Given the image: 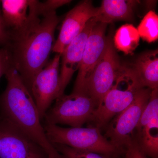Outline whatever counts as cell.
I'll use <instances>...</instances> for the list:
<instances>
[{
	"label": "cell",
	"instance_id": "obj_21",
	"mask_svg": "<svg viewBox=\"0 0 158 158\" xmlns=\"http://www.w3.org/2000/svg\"><path fill=\"white\" fill-rule=\"evenodd\" d=\"M69 0H47L45 2H40V7L43 13L55 12L59 7L70 3Z\"/></svg>",
	"mask_w": 158,
	"mask_h": 158
},
{
	"label": "cell",
	"instance_id": "obj_13",
	"mask_svg": "<svg viewBox=\"0 0 158 158\" xmlns=\"http://www.w3.org/2000/svg\"><path fill=\"white\" fill-rule=\"evenodd\" d=\"M0 2L9 40L25 30L34 18L40 13L39 1L1 0Z\"/></svg>",
	"mask_w": 158,
	"mask_h": 158
},
{
	"label": "cell",
	"instance_id": "obj_9",
	"mask_svg": "<svg viewBox=\"0 0 158 158\" xmlns=\"http://www.w3.org/2000/svg\"><path fill=\"white\" fill-rule=\"evenodd\" d=\"M122 66L112 37H108L105 53L91 74L86 90L97 106L113 86Z\"/></svg>",
	"mask_w": 158,
	"mask_h": 158
},
{
	"label": "cell",
	"instance_id": "obj_18",
	"mask_svg": "<svg viewBox=\"0 0 158 158\" xmlns=\"http://www.w3.org/2000/svg\"><path fill=\"white\" fill-rule=\"evenodd\" d=\"M139 36L148 43L154 42L158 38V16L150 11L141 20L138 29Z\"/></svg>",
	"mask_w": 158,
	"mask_h": 158
},
{
	"label": "cell",
	"instance_id": "obj_4",
	"mask_svg": "<svg viewBox=\"0 0 158 158\" xmlns=\"http://www.w3.org/2000/svg\"><path fill=\"white\" fill-rule=\"evenodd\" d=\"M43 125L52 144H62L74 149L95 152L111 156L121 150L111 143L102 134L100 129L96 127L65 128L44 123Z\"/></svg>",
	"mask_w": 158,
	"mask_h": 158
},
{
	"label": "cell",
	"instance_id": "obj_17",
	"mask_svg": "<svg viewBox=\"0 0 158 158\" xmlns=\"http://www.w3.org/2000/svg\"><path fill=\"white\" fill-rule=\"evenodd\" d=\"M140 38L137 29L133 25L127 24L122 26L116 31L113 44L118 50L128 55L138 46Z\"/></svg>",
	"mask_w": 158,
	"mask_h": 158
},
{
	"label": "cell",
	"instance_id": "obj_20",
	"mask_svg": "<svg viewBox=\"0 0 158 158\" xmlns=\"http://www.w3.org/2000/svg\"><path fill=\"white\" fill-rule=\"evenodd\" d=\"M11 52L8 45L0 48V80L12 66Z\"/></svg>",
	"mask_w": 158,
	"mask_h": 158
},
{
	"label": "cell",
	"instance_id": "obj_7",
	"mask_svg": "<svg viewBox=\"0 0 158 158\" xmlns=\"http://www.w3.org/2000/svg\"><path fill=\"white\" fill-rule=\"evenodd\" d=\"M60 61L61 55L56 54L36 75L30 88L42 121L52 103L61 95Z\"/></svg>",
	"mask_w": 158,
	"mask_h": 158
},
{
	"label": "cell",
	"instance_id": "obj_10",
	"mask_svg": "<svg viewBox=\"0 0 158 158\" xmlns=\"http://www.w3.org/2000/svg\"><path fill=\"white\" fill-rule=\"evenodd\" d=\"M107 24L98 22L94 26L87 40L73 90L74 93H87V86L91 74L106 48Z\"/></svg>",
	"mask_w": 158,
	"mask_h": 158
},
{
	"label": "cell",
	"instance_id": "obj_12",
	"mask_svg": "<svg viewBox=\"0 0 158 158\" xmlns=\"http://www.w3.org/2000/svg\"><path fill=\"white\" fill-rule=\"evenodd\" d=\"M98 8L94 6L90 1L80 2L66 15L55 41L52 52L61 55L67 46L85 29L91 19L96 17Z\"/></svg>",
	"mask_w": 158,
	"mask_h": 158
},
{
	"label": "cell",
	"instance_id": "obj_2",
	"mask_svg": "<svg viewBox=\"0 0 158 158\" xmlns=\"http://www.w3.org/2000/svg\"><path fill=\"white\" fill-rule=\"evenodd\" d=\"M5 76L7 85L0 94V116L35 141L49 158H63L47 137L34 99L17 71L12 66Z\"/></svg>",
	"mask_w": 158,
	"mask_h": 158
},
{
	"label": "cell",
	"instance_id": "obj_22",
	"mask_svg": "<svg viewBox=\"0 0 158 158\" xmlns=\"http://www.w3.org/2000/svg\"><path fill=\"white\" fill-rule=\"evenodd\" d=\"M125 158H148L135 140H133L126 147Z\"/></svg>",
	"mask_w": 158,
	"mask_h": 158
},
{
	"label": "cell",
	"instance_id": "obj_6",
	"mask_svg": "<svg viewBox=\"0 0 158 158\" xmlns=\"http://www.w3.org/2000/svg\"><path fill=\"white\" fill-rule=\"evenodd\" d=\"M152 90L141 88L132 102L115 116L107 127L105 137L120 149L133 140L134 132L149 101Z\"/></svg>",
	"mask_w": 158,
	"mask_h": 158
},
{
	"label": "cell",
	"instance_id": "obj_15",
	"mask_svg": "<svg viewBox=\"0 0 158 158\" xmlns=\"http://www.w3.org/2000/svg\"><path fill=\"white\" fill-rule=\"evenodd\" d=\"M143 88H158V50L145 52L129 66Z\"/></svg>",
	"mask_w": 158,
	"mask_h": 158
},
{
	"label": "cell",
	"instance_id": "obj_11",
	"mask_svg": "<svg viewBox=\"0 0 158 158\" xmlns=\"http://www.w3.org/2000/svg\"><path fill=\"white\" fill-rule=\"evenodd\" d=\"M134 135L133 140L148 157L158 158V88L152 90Z\"/></svg>",
	"mask_w": 158,
	"mask_h": 158
},
{
	"label": "cell",
	"instance_id": "obj_19",
	"mask_svg": "<svg viewBox=\"0 0 158 158\" xmlns=\"http://www.w3.org/2000/svg\"><path fill=\"white\" fill-rule=\"evenodd\" d=\"M52 144L63 158H112L101 153L74 149L61 144Z\"/></svg>",
	"mask_w": 158,
	"mask_h": 158
},
{
	"label": "cell",
	"instance_id": "obj_3",
	"mask_svg": "<svg viewBox=\"0 0 158 158\" xmlns=\"http://www.w3.org/2000/svg\"><path fill=\"white\" fill-rule=\"evenodd\" d=\"M142 87L129 66L123 65L117 78L104 97L90 121L92 126L103 127L132 102Z\"/></svg>",
	"mask_w": 158,
	"mask_h": 158
},
{
	"label": "cell",
	"instance_id": "obj_5",
	"mask_svg": "<svg viewBox=\"0 0 158 158\" xmlns=\"http://www.w3.org/2000/svg\"><path fill=\"white\" fill-rule=\"evenodd\" d=\"M97 107L96 102L88 94L72 92L66 95L64 93L57 98L55 104L48 110L44 123L82 127L90 121Z\"/></svg>",
	"mask_w": 158,
	"mask_h": 158
},
{
	"label": "cell",
	"instance_id": "obj_14",
	"mask_svg": "<svg viewBox=\"0 0 158 158\" xmlns=\"http://www.w3.org/2000/svg\"><path fill=\"white\" fill-rule=\"evenodd\" d=\"M97 23L98 22L95 17L90 19L85 29L69 43L61 54V95L64 94L74 73L79 69L87 40Z\"/></svg>",
	"mask_w": 158,
	"mask_h": 158
},
{
	"label": "cell",
	"instance_id": "obj_23",
	"mask_svg": "<svg viewBox=\"0 0 158 158\" xmlns=\"http://www.w3.org/2000/svg\"><path fill=\"white\" fill-rule=\"evenodd\" d=\"M9 41V34L3 20L0 2V47L7 45Z\"/></svg>",
	"mask_w": 158,
	"mask_h": 158
},
{
	"label": "cell",
	"instance_id": "obj_8",
	"mask_svg": "<svg viewBox=\"0 0 158 158\" xmlns=\"http://www.w3.org/2000/svg\"><path fill=\"white\" fill-rule=\"evenodd\" d=\"M0 158H49L42 148L0 116Z\"/></svg>",
	"mask_w": 158,
	"mask_h": 158
},
{
	"label": "cell",
	"instance_id": "obj_1",
	"mask_svg": "<svg viewBox=\"0 0 158 158\" xmlns=\"http://www.w3.org/2000/svg\"><path fill=\"white\" fill-rule=\"evenodd\" d=\"M60 21L56 11L37 15L27 27L11 37L9 47L12 65L30 90L33 80L49 61Z\"/></svg>",
	"mask_w": 158,
	"mask_h": 158
},
{
	"label": "cell",
	"instance_id": "obj_16",
	"mask_svg": "<svg viewBox=\"0 0 158 158\" xmlns=\"http://www.w3.org/2000/svg\"><path fill=\"white\" fill-rule=\"evenodd\" d=\"M138 1L104 0L95 18L98 22L107 24L116 20L130 21L134 17V10Z\"/></svg>",
	"mask_w": 158,
	"mask_h": 158
}]
</instances>
